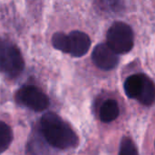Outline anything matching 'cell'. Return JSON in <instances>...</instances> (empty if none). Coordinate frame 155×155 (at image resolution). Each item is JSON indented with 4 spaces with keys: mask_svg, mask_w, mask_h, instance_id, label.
<instances>
[{
    "mask_svg": "<svg viewBox=\"0 0 155 155\" xmlns=\"http://www.w3.org/2000/svg\"><path fill=\"white\" fill-rule=\"evenodd\" d=\"M25 68L23 56L17 46L0 38V72L9 77H16Z\"/></svg>",
    "mask_w": 155,
    "mask_h": 155,
    "instance_id": "cell-3",
    "label": "cell"
},
{
    "mask_svg": "<svg viewBox=\"0 0 155 155\" xmlns=\"http://www.w3.org/2000/svg\"><path fill=\"white\" fill-rule=\"evenodd\" d=\"M52 45L53 46L64 53L69 52V40H68V35H65L64 33H55L52 37Z\"/></svg>",
    "mask_w": 155,
    "mask_h": 155,
    "instance_id": "cell-10",
    "label": "cell"
},
{
    "mask_svg": "<svg viewBox=\"0 0 155 155\" xmlns=\"http://www.w3.org/2000/svg\"><path fill=\"white\" fill-rule=\"evenodd\" d=\"M119 113L120 110L117 102L110 99V100H106L102 104L99 112V116L102 122L111 123L118 117Z\"/></svg>",
    "mask_w": 155,
    "mask_h": 155,
    "instance_id": "cell-8",
    "label": "cell"
},
{
    "mask_svg": "<svg viewBox=\"0 0 155 155\" xmlns=\"http://www.w3.org/2000/svg\"><path fill=\"white\" fill-rule=\"evenodd\" d=\"M124 92L129 98L136 99L143 105H151L155 101L154 83L143 74L129 76L124 82Z\"/></svg>",
    "mask_w": 155,
    "mask_h": 155,
    "instance_id": "cell-2",
    "label": "cell"
},
{
    "mask_svg": "<svg viewBox=\"0 0 155 155\" xmlns=\"http://www.w3.org/2000/svg\"><path fill=\"white\" fill-rule=\"evenodd\" d=\"M13 137V132L9 125L4 122H0V154L10 146Z\"/></svg>",
    "mask_w": 155,
    "mask_h": 155,
    "instance_id": "cell-9",
    "label": "cell"
},
{
    "mask_svg": "<svg viewBox=\"0 0 155 155\" xmlns=\"http://www.w3.org/2000/svg\"><path fill=\"white\" fill-rule=\"evenodd\" d=\"M69 52L74 57L84 56L90 49L91 40L89 36L81 31H73L68 35Z\"/></svg>",
    "mask_w": 155,
    "mask_h": 155,
    "instance_id": "cell-7",
    "label": "cell"
},
{
    "mask_svg": "<svg viewBox=\"0 0 155 155\" xmlns=\"http://www.w3.org/2000/svg\"><path fill=\"white\" fill-rule=\"evenodd\" d=\"M94 64L102 70H112L118 64V56L106 44L96 45L92 54Z\"/></svg>",
    "mask_w": 155,
    "mask_h": 155,
    "instance_id": "cell-6",
    "label": "cell"
},
{
    "mask_svg": "<svg viewBox=\"0 0 155 155\" xmlns=\"http://www.w3.org/2000/svg\"><path fill=\"white\" fill-rule=\"evenodd\" d=\"M15 100L20 104L35 112H42L49 106V98L47 95L34 85L21 87L16 92Z\"/></svg>",
    "mask_w": 155,
    "mask_h": 155,
    "instance_id": "cell-5",
    "label": "cell"
},
{
    "mask_svg": "<svg viewBox=\"0 0 155 155\" xmlns=\"http://www.w3.org/2000/svg\"><path fill=\"white\" fill-rule=\"evenodd\" d=\"M119 155H139L134 143L128 137L123 138L120 145Z\"/></svg>",
    "mask_w": 155,
    "mask_h": 155,
    "instance_id": "cell-11",
    "label": "cell"
},
{
    "mask_svg": "<svg viewBox=\"0 0 155 155\" xmlns=\"http://www.w3.org/2000/svg\"><path fill=\"white\" fill-rule=\"evenodd\" d=\"M41 130L46 142L54 148H74L79 139L74 130L56 114L46 113L41 119Z\"/></svg>",
    "mask_w": 155,
    "mask_h": 155,
    "instance_id": "cell-1",
    "label": "cell"
},
{
    "mask_svg": "<svg viewBox=\"0 0 155 155\" xmlns=\"http://www.w3.org/2000/svg\"><path fill=\"white\" fill-rule=\"evenodd\" d=\"M106 45L115 54H126L134 46V37L132 28L125 23L115 22L107 31Z\"/></svg>",
    "mask_w": 155,
    "mask_h": 155,
    "instance_id": "cell-4",
    "label": "cell"
}]
</instances>
